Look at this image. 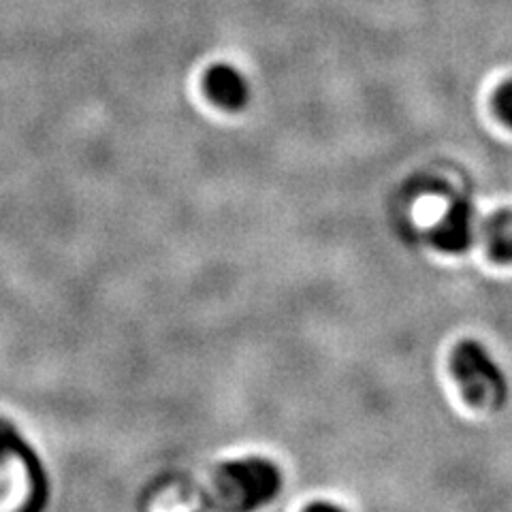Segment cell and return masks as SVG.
Here are the masks:
<instances>
[{
    "label": "cell",
    "instance_id": "obj_2",
    "mask_svg": "<svg viewBox=\"0 0 512 512\" xmlns=\"http://www.w3.org/2000/svg\"><path fill=\"white\" fill-rule=\"evenodd\" d=\"M434 244L444 252H463L474 242V212L470 203L455 201L431 231Z\"/></svg>",
    "mask_w": 512,
    "mask_h": 512
},
{
    "label": "cell",
    "instance_id": "obj_5",
    "mask_svg": "<svg viewBox=\"0 0 512 512\" xmlns=\"http://www.w3.org/2000/svg\"><path fill=\"white\" fill-rule=\"evenodd\" d=\"M495 111L512 128V79L495 94Z\"/></svg>",
    "mask_w": 512,
    "mask_h": 512
},
{
    "label": "cell",
    "instance_id": "obj_1",
    "mask_svg": "<svg viewBox=\"0 0 512 512\" xmlns=\"http://www.w3.org/2000/svg\"><path fill=\"white\" fill-rule=\"evenodd\" d=\"M453 374L463 397L478 408H495L506 397V378L502 367L476 340H463L455 348Z\"/></svg>",
    "mask_w": 512,
    "mask_h": 512
},
{
    "label": "cell",
    "instance_id": "obj_4",
    "mask_svg": "<svg viewBox=\"0 0 512 512\" xmlns=\"http://www.w3.org/2000/svg\"><path fill=\"white\" fill-rule=\"evenodd\" d=\"M485 244L491 259L512 263V210H502L485 224Z\"/></svg>",
    "mask_w": 512,
    "mask_h": 512
},
{
    "label": "cell",
    "instance_id": "obj_3",
    "mask_svg": "<svg viewBox=\"0 0 512 512\" xmlns=\"http://www.w3.org/2000/svg\"><path fill=\"white\" fill-rule=\"evenodd\" d=\"M207 92L212 99H216L224 107H242L246 101V82L239 71H235L229 64H216L212 71L207 73Z\"/></svg>",
    "mask_w": 512,
    "mask_h": 512
}]
</instances>
